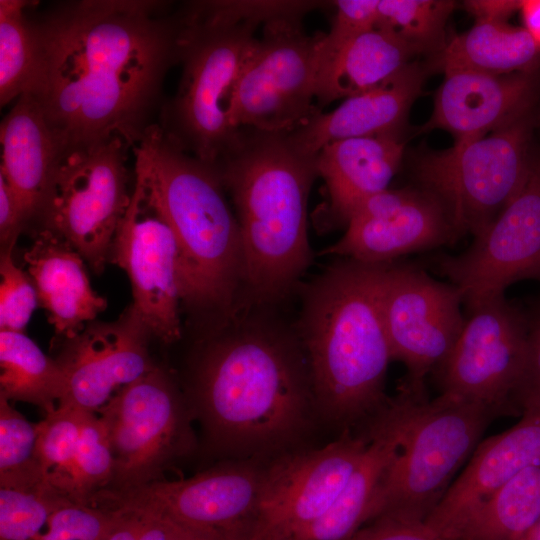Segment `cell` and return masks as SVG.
Segmentation results:
<instances>
[{
	"mask_svg": "<svg viewBox=\"0 0 540 540\" xmlns=\"http://www.w3.org/2000/svg\"><path fill=\"white\" fill-rule=\"evenodd\" d=\"M540 518V461L496 491L468 519L458 540H518Z\"/></svg>",
	"mask_w": 540,
	"mask_h": 540,
	"instance_id": "30",
	"label": "cell"
},
{
	"mask_svg": "<svg viewBox=\"0 0 540 540\" xmlns=\"http://www.w3.org/2000/svg\"><path fill=\"white\" fill-rule=\"evenodd\" d=\"M430 65L411 61L384 83L319 112L287 134L300 151L317 155L327 144L359 137L401 135L409 110L422 93Z\"/></svg>",
	"mask_w": 540,
	"mask_h": 540,
	"instance_id": "22",
	"label": "cell"
},
{
	"mask_svg": "<svg viewBox=\"0 0 540 540\" xmlns=\"http://www.w3.org/2000/svg\"><path fill=\"white\" fill-rule=\"evenodd\" d=\"M24 0L0 1V104L5 106L25 93L31 80L36 45L32 21Z\"/></svg>",
	"mask_w": 540,
	"mask_h": 540,
	"instance_id": "32",
	"label": "cell"
},
{
	"mask_svg": "<svg viewBox=\"0 0 540 540\" xmlns=\"http://www.w3.org/2000/svg\"><path fill=\"white\" fill-rule=\"evenodd\" d=\"M528 353L524 376L516 393L515 402L540 398V299L534 309L528 313Z\"/></svg>",
	"mask_w": 540,
	"mask_h": 540,
	"instance_id": "41",
	"label": "cell"
},
{
	"mask_svg": "<svg viewBox=\"0 0 540 540\" xmlns=\"http://www.w3.org/2000/svg\"><path fill=\"white\" fill-rule=\"evenodd\" d=\"M494 417L490 408L449 394L432 401L415 396L401 449L373 499L371 521L391 516L424 522Z\"/></svg>",
	"mask_w": 540,
	"mask_h": 540,
	"instance_id": "7",
	"label": "cell"
},
{
	"mask_svg": "<svg viewBox=\"0 0 540 540\" xmlns=\"http://www.w3.org/2000/svg\"><path fill=\"white\" fill-rule=\"evenodd\" d=\"M414 397L401 389L367 426L369 443L333 506L289 540H345L371 521L373 499L401 449Z\"/></svg>",
	"mask_w": 540,
	"mask_h": 540,
	"instance_id": "24",
	"label": "cell"
},
{
	"mask_svg": "<svg viewBox=\"0 0 540 540\" xmlns=\"http://www.w3.org/2000/svg\"><path fill=\"white\" fill-rule=\"evenodd\" d=\"M345 540H448L422 521L380 516Z\"/></svg>",
	"mask_w": 540,
	"mask_h": 540,
	"instance_id": "40",
	"label": "cell"
},
{
	"mask_svg": "<svg viewBox=\"0 0 540 540\" xmlns=\"http://www.w3.org/2000/svg\"><path fill=\"white\" fill-rule=\"evenodd\" d=\"M170 540H203V539L195 535L194 533L180 526H177Z\"/></svg>",
	"mask_w": 540,
	"mask_h": 540,
	"instance_id": "47",
	"label": "cell"
},
{
	"mask_svg": "<svg viewBox=\"0 0 540 540\" xmlns=\"http://www.w3.org/2000/svg\"><path fill=\"white\" fill-rule=\"evenodd\" d=\"M469 317L435 370L441 393L482 404L496 415L514 409L528 353V313L495 296L468 306Z\"/></svg>",
	"mask_w": 540,
	"mask_h": 540,
	"instance_id": "13",
	"label": "cell"
},
{
	"mask_svg": "<svg viewBox=\"0 0 540 540\" xmlns=\"http://www.w3.org/2000/svg\"><path fill=\"white\" fill-rule=\"evenodd\" d=\"M151 336L133 305L115 321L88 323L67 340L56 359L65 376V393L58 406L99 411L117 388L155 368L148 353Z\"/></svg>",
	"mask_w": 540,
	"mask_h": 540,
	"instance_id": "18",
	"label": "cell"
},
{
	"mask_svg": "<svg viewBox=\"0 0 540 540\" xmlns=\"http://www.w3.org/2000/svg\"><path fill=\"white\" fill-rule=\"evenodd\" d=\"M438 268L467 306L504 295L520 280L540 282V154L516 196L466 251L441 257Z\"/></svg>",
	"mask_w": 540,
	"mask_h": 540,
	"instance_id": "16",
	"label": "cell"
},
{
	"mask_svg": "<svg viewBox=\"0 0 540 540\" xmlns=\"http://www.w3.org/2000/svg\"><path fill=\"white\" fill-rule=\"evenodd\" d=\"M24 261L58 336L72 339L106 309L107 300L90 285L82 256L53 233L41 229Z\"/></svg>",
	"mask_w": 540,
	"mask_h": 540,
	"instance_id": "25",
	"label": "cell"
},
{
	"mask_svg": "<svg viewBox=\"0 0 540 540\" xmlns=\"http://www.w3.org/2000/svg\"><path fill=\"white\" fill-rule=\"evenodd\" d=\"M182 10L181 79L157 124L182 150L215 165L239 131L234 93L259 25L235 20L219 1L191 2Z\"/></svg>",
	"mask_w": 540,
	"mask_h": 540,
	"instance_id": "6",
	"label": "cell"
},
{
	"mask_svg": "<svg viewBox=\"0 0 540 540\" xmlns=\"http://www.w3.org/2000/svg\"><path fill=\"white\" fill-rule=\"evenodd\" d=\"M71 503L48 483L0 487V540H32L57 510Z\"/></svg>",
	"mask_w": 540,
	"mask_h": 540,
	"instance_id": "35",
	"label": "cell"
},
{
	"mask_svg": "<svg viewBox=\"0 0 540 540\" xmlns=\"http://www.w3.org/2000/svg\"><path fill=\"white\" fill-rule=\"evenodd\" d=\"M82 410L58 406L37 423L38 456L46 482L74 503H80L76 448L83 416Z\"/></svg>",
	"mask_w": 540,
	"mask_h": 540,
	"instance_id": "33",
	"label": "cell"
},
{
	"mask_svg": "<svg viewBox=\"0 0 540 540\" xmlns=\"http://www.w3.org/2000/svg\"><path fill=\"white\" fill-rule=\"evenodd\" d=\"M31 21L36 59L24 94L38 104L60 148L114 136L135 145L155 124L165 76L180 62L182 8L77 0Z\"/></svg>",
	"mask_w": 540,
	"mask_h": 540,
	"instance_id": "1",
	"label": "cell"
},
{
	"mask_svg": "<svg viewBox=\"0 0 540 540\" xmlns=\"http://www.w3.org/2000/svg\"><path fill=\"white\" fill-rule=\"evenodd\" d=\"M37 441V423L27 421L0 396V487L25 488L47 483Z\"/></svg>",
	"mask_w": 540,
	"mask_h": 540,
	"instance_id": "34",
	"label": "cell"
},
{
	"mask_svg": "<svg viewBox=\"0 0 540 540\" xmlns=\"http://www.w3.org/2000/svg\"><path fill=\"white\" fill-rule=\"evenodd\" d=\"M0 174L14 192L26 219H37L60 145L38 104L22 94L0 125Z\"/></svg>",
	"mask_w": 540,
	"mask_h": 540,
	"instance_id": "26",
	"label": "cell"
},
{
	"mask_svg": "<svg viewBox=\"0 0 540 540\" xmlns=\"http://www.w3.org/2000/svg\"><path fill=\"white\" fill-rule=\"evenodd\" d=\"M463 297L451 283L410 265L385 267L381 307L392 360L407 376L401 388L425 396V378L453 350L465 325Z\"/></svg>",
	"mask_w": 540,
	"mask_h": 540,
	"instance_id": "14",
	"label": "cell"
},
{
	"mask_svg": "<svg viewBox=\"0 0 540 540\" xmlns=\"http://www.w3.org/2000/svg\"><path fill=\"white\" fill-rule=\"evenodd\" d=\"M456 239L445 209L433 195L421 188H388L355 209L344 235L324 253L384 264Z\"/></svg>",
	"mask_w": 540,
	"mask_h": 540,
	"instance_id": "19",
	"label": "cell"
},
{
	"mask_svg": "<svg viewBox=\"0 0 540 540\" xmlns=\"http://www.w3.org/2000/svg\"><path fill=\"white\" fill-rule=\"evenodd\" d=\"M384 264L345 259L305 289L298 337L318 416L363 430L389 405L392 360L381 307Z\"/></svg>",
	"mask_w": 540,
	"mask_h": 540,
	"instance_id": "3",
	"label": "cell"
},
{
	"mask_svg": "<svg viewBox=\"0 0 540 540\" xmlns=\"http://www.w3.org/2000/svg\"><path fill=\"white\" fill-rule=\"evenodd\" d=\"M118 517L105 540H138L144 516L135 512H117Z\"/></svg>",
	"mask_w": 540,
	"mask_h": 540,
	"instance_id": "44",
	"label": "cell"
},
{
	"mask_svg": "<svg viewBox=\"0 0 540 540\" xmlns=\"http://www.w3.org/2000/svg\"><path fill=\"white\" fill-rule=\"evenodd\" d=\"M0 396L54 411L65 393V376L58 362L24 332L0 330Z\"/></svg>",
	"mask_w": 540,
	"mask_h": 540,
	"instance_id": "29",
	"label": "cell"
},
{
	"mask_svg": "<svg viewBox=\"0 0 540 540\" xmlns=\"http://www.w3.org/2000/svg\"><path fill=\"white\" fill-rule=\"evenodd\" d=\"M518 540H540V518Z\"/></svg>",
	"mask_w": 540,
	"mask_h": 540,
	"instance_id": "48",
	"label": "cell"
},
{
	"mask_svg": "<svg viewBox=\"0 0 540 540\" xmlns=\"http://www.w3.org/2000/svg\"><path fill=\"white\" fill-rule=\"evenodd\" d=\"M75 465L81 502L88 504L95 493L109 485L114 469L105 425L93 412H83Z\"/></svg>",
	"mask_w": 540,
	"mask_h": 540,
	"instance_id": "36",
	"label": "cell"
},
{
	"mask_svg": "<svg viewBox=\"0 0 540 540\" xmlns=\"http://www.w3.org/2000/svg\"><path fill=\"white\" fill-rule=\"evenodd\" d=\"M379 0H338L332 26L325 33L323 49L334 50L347 41L376 29Z\"/></svg>",
	"mask_w": 540,
	"mask_h": 540,
	"instance_id": "39",
	"label": "cell"
},
{
	"mask_svg": "<svg viewBox=\"0 0 540 540\" xmlns=\"http://www.w3.org/2000/svg\"><path fill=\"white\" fill-rule=\"evenodd\" d=\"M367 432L344 431L315 449H294L267 465L258 540H289L333 506L365 451Z\"/></svg>",
	"mask_w": 540,
	"mask_h": 540,
	"instance_id": "15",
	"label": "cell"
},
{
	"mask_svg": "<svg viewBox=\"0 0 540 540\" xmlns=\"http://www.w3.org/2000/svg\"><path fill=\"white\" fill-rule=\"evenodd\" d=\"M98 412L114 460L105 489H132L159 480L169 463L193 447L188 408L157 367L121 388Z\"/></svg>",
	"mask_w": 540,
	"mask_h": 540,
	"instance_id": "12",
	"label": "cell"
},
{
	"mask_svg": "<svg viewBox=\"0 0 540 540\" xmlns=\"http://www.w3.org/2000/svg\"><path fill=\"white\" fill-rule=\"evenodd\" d=\"M522 3L521 0H468L463 2V6L474 16L475 22L506 23L521 10Z\"/></svg>",
	"mask_w": 540,
	"mask_h": 540,
	"instance_id": "43",
	"label": "cell"
},
{
	"mask_svg": "<svg viewBox=\"0 0 540 540\" xmlns=\"http://www.w3.org/2000/svg\"><path fill=\"white\" fill-rule=\"evenodd\" d=\"M237 311L202 350L193 402L210 441L238 459L294 450L318 416L297 334L268 316Z\"/></svg>",
	"mask_w": 540,
	"mask_h": 540,
	"instance_id": "2",
	"label": "cell"
},
{
	"mask_svg": "<svg viewBox=\"0 0 540 540\" xmlns=\"http://www.w3.org/2000/svg\"><path fill=\"white\" fill-rule=\"evenodd\" d=\"M416 55L411 47L380 29L334 50H325L322 44L316 101L321 107L368 91L394 76Z\"/></svg>",
	"mask_w": 540,
	"mask_h": 540,
	"instance_id": "27",
	"label": "cell"
},
{
	"mask_svg": "<svg viewBox=\"0 0 540 540\" xmlns=\"http://www.w3.org/2000/svg\"><path fill=\"white\" fill-rule=\"evenodd\" d=\"M301 21L263 26L237 81V129L289 134L321 112L314 101L325 33L308 35Z\"/></svg>",
	"mask_w": 540,
	"mask_h": 540,
	"instance_id": "11",
	"label": "cell"
},
{
	"mask_svg": "<svg viewBox=\"0 0 540 540\" xmlns=\"http://www.w3.org/2000/svg\"><path fill=\"white\" fill-rule=\"evenodd\" d=\"M142 515L144 516V522L138 540L171 539L176 530V524L160 516L149 514Z\"/></svg>",
	"mask_w": 540,
	"mask_h": 540,
	"instance_id": "45",
	"label": "cell"
},
{
	"mask_svg": "<svg viewBox=\"0 0 540 540\" xmlns=\"http://www.w3.org/2000/svg\"><path fill=\"white\" fill-rule=\"evenodd\" d=\"M128 148L119 136L60 148L37 217L42 229L67 242L97 274L109 260L131 199Z\"/></svg>",
	"mask_w": 540,
	"mask_h": 540,
	"instance_id": "9",
	"label": "cell"
},
{
	"mask_svg": "<svg viewBox=\"0 0 540 540\" xmlns=\"http://www.w3.org/2000/svg\"><path fill=\"white\" fill-rule=\"evenodd\" d=\"M455 6L451 0H379L376 29L432 58L448 42L446 24Z\"/></svg>",
	"mask_w": 540,
	"mask_h": 540,
	"instance_id": "31",
	"label": "cell"
},
{
	"mask_svg": "<svg viewBox=\"0 0 540 540\" xmlns=\"http://www.w3.org/2000/svg\"><path fill=\"white\" fill-rule=\"evenodd\" d=\"M521 13L525 29L540 45V0L523 1Z\"/></svg>",
	"mask_w": 540,
	"mask_h": 540,
	"instance_id": "46",
	"label": "cell"
},
{
	"mask_svg": "<svg viewBox=\"0 0 540 540\" xmlns=\"http://www.w3.org/2000/svg\"><path fill=\"white\" fill-rule=\"evenodd\" d=\"M26 224L23 210L14 192L0 174V240L2 249H13Z\"/></svg>",
	"mask_w": 540,
	"mask_h": 540,
	"instance_id": "42",
	"label": "cell"
},
{
	"mask_svg": "<svg viewBox=\"0 0 540 540\" xmlns=\"http://www.w3.org/2000/svg\"><path fill=\"white\" fill-rule=\"evenodd\" d=\"M267 465L262 459H238L188 479L103 489L90 503L108 511L160 516L203 540H258Z\"/></svg>",
	"mask_w": 540,
	"mask_h": 540,
	"instance_id": "10",
	"label": "cell"
},
{
	"mask_svg": "<svg viewBox=\"0 0 540 540\" xmlns=\"http://www.w3.org/2000/svg\"><path fill=\"white\" fill-rule=\"evenodd\" d=\"M131 150L135 179L176 240L181 303L224 324L240 305L244 252L216 165L182 150L157 123Z\"/></svg>",
	"mask_w": 540,
	"mask_h": 540,
	"instance_id": "5",
	"label": "cell"
},
{
	"mask_svg": "<svg viewBox=\"0 0 540 540\" xmlns=\"http://www.w3.org/2000/svg\"><path fill=\"white\" fill-rule=\"evenodd\" d=\"M401 135L349 138L332 142L317 153V171L326 186V200L316 213L319 228L347 225L368 197L388 189L404 155Z\"/></svg>",
	"mask_w": 540,
	"mask_h": 540,
	"instance_id": "23",
	"label": "cell"
},
{
	"mask_svg": "<svg viewBox=\"0 0 540 540\" xmlns=\"http://www.w3.org/2000/svg\"><path fill=\"white\" fill-rule=\"evenodd\" d=\"M521 418L482 440L463 471L424 523L448 540L458 537L472 514L525 468L540 461V398L520 404Z\"/></svg>",
	"mask_w": 540,
	"mask_h": 540,
	"instance_id": "20",
	"label": "cell"
},
{
	"mask_svg": "<svg viewBox=\"0 0 540 540\" xmlns=\"http://www.w3.org/2000/svg\"><path fill=\"white\" fill-rule=\"evenodd\" d=\"M128 209L114 236L109 260L131 283L133 307L152 336L165 343L181 337L174 234L135 179Z\"/></svg>",
	"mask_w": 540,
	"mask_h": 540,
	"instance_id": "17",
	"label": "cell"
},
{
	"mask_svg": "<svg viewBox=\"0 0 540 540\" xmlns=\"http://www.w3.org/2000/svg\"><path fill=\"white\" fill-rule=\"evenodd\" d=\"M0 276V330L24 332L39 301L29 274L15 264L12 249H1Z\"/></svg>",
	"mask_w": 540,
	"mask_h": 540,
	"instance_id": "37",
	"label": "cell"
},
{
	"mask_svg": "<svg viewBox=\"0 0 540 540\" xmlns=\"http://www.w3.org/2000/svg\"><path fill=\"white\" fill-rule=\"evenodd\" d=\"M534 125L532 113L484 137L416 157L420 188L441 203L457 238L479 235L520 191L535 155Z\"/></svg>",
	"mask_w": 540,
	"mask_h": 540,
	"instance_id": "8",
	"label": "cell"
},
{
	"mask_svg": "<svg viewBox=\"0 0 540 540\" xmlns=\"http://www.w3.org/2000/svg\"><path fill=\"white\" fill-rule=\"evenodd\" d=\"M233 201L244 252L240 306L284 299L311 262L307 202L318 177L317 155L287 134L240 128L215 164Z\"/></svg>",
	"mask_w": 540,
	"mask_h": 540,
	"instance_id": "4",
	"label": "cell"
},
{
	"mask_svg": "<svg viewBox=\"0 0 540 540\" xmlns=\"http://www.w3.org/2000/svg\"><path fill=\"white\" fill-rule=\"evenodd\" d=\"M430 60V68L443 72H530L539 69L540 45L524 27L507 22H475L469 30L448 40L445 48Z\"/></svg>",
	"mask_w": 540,
	"mask_h": 540,
	"instance_id": "28",
	"label": "cell"
},
{
	"mask_svg": "<svg viewBox=\"0 0 540 540\" xmlns=\"http://www.w3.org/2000/svg\"><path fill=\"white\" fill-rule=\"evenodd\" d=\"M117 517L114 511L71 503L57 510L32 540H105Z\"/></svg>",
	"mask_w": 540,
	"mask_h": 540,
	"instance_id": "38",
	"label": "cell"
},
{
	"mask_svg": "<svg viewBox=\"0 0 540 540\" xmlns=\"http://www.w3.org/2000/svg\"><path fill=\"white\" fill-rule=\"evenodd\" d=\"M420 132L442 129L455 142L484 137L533 113L540 95L539 69L490 74L448 70Z\"/></svg>",
	"mask_w": 540,
	"mask_h": 540,
	"instance_id": "21",
	"label": "cell"
}]
</instances>
